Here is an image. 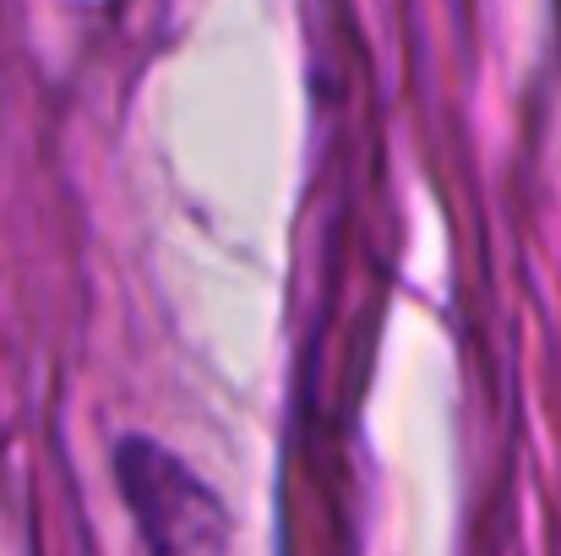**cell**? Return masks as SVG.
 I'll return each instance as SVG.
<instances>
[{
    "instance_id": "6da1fadb",
    "label": "cell",
    "mask_w": 561,
    "mask_h": 556,
    "mask_svg": "<svg viewBox=\"0 0 561 556\" xmlns=\"http://www.w3.org/2000/svg\"><path fill=\"white\" fill-rule=\"evenodd\" d=\"M110 464L148 556H229V508L175 447L121 436Z\"/></svg>"
}]
</instances>
